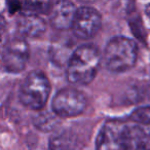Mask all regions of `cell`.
<instances>
[{
    "label": "cell",
    "instance_id": "8992f818",
    "mask_svg": "<svg viewBox=\"0 0 150 150\" xmlns=\"http://www.w3.org/2000/svg\"><path fill=\"white\" fill-rule=\"evenodd\" d=\"M101 15L93 7L81 6L77 8L72 30L75 36L81 39H90L94 37L101 28Z\"/></svg>",
    "mask_w": 150,
    "mask_h": 150
},
{
    "label": "cell",
    "instance_id": "7c38bea8",
    "mask_svg": "<svg viewBox=\"0 0 150 150\" xmlns=\"http://www.w3.org/2000/svg\"><path fill=\"white\" fill-rule=\"evenodd\" d=\"M131 120L139 125H150V106L138 108L131 115Z\"/></svg>",
    "mask_w": 150,
    "mask_h": 150
},
{
    "label": "cell",
    "instance_id": "5b68a950",
    "mask_svg": "<svg viewBox=\"0 0 150 150\" xmlns=\"http://www.w3.org/2000/svg\"><path fill=\"white\" fill-rule=\"evenodd\" d=\"M127 125L117 120L106 122L97 137V150H127Z\"/></svg>",
    "mask_w": 150,
    "mask_h": 150
},
{
    "label": "cell",
    "instance_id": "52a82bcc",
    "mask_svg": "<svg viewBox=\"0 0 150 150\" xmlns=\"http://www.w3.org/2000/svg\"><path fill=\"white\" fill-rule=\"evenodd\" d=\"M29 57L28 45L24 40H13L3 52V64L7 71L17 73L26 66Z\"/></svg>",
    "mask_w": 150,
    "mask_h": 150
},
{
    "label": "cell",
    "instance_id": "5bb4252c",
    "mask_svg": "<svg viewBox=\"0 0 150 150\" xmlns=\"http://www.w3.org/2000/svg\"><path fill=\"white\" fill-rule=\"evenodd\" d=\"M4 28H5V21L2 17H0V37L2 35L3 31H4Z\"/></svg>",
    "mask_w": 150,
    "mask_h": 150
},
{
    "label": "cell",
    "instance_id": "2e32d148",
    "mask_svg": "<svg viewBox=\"0 0 150 150\" xmlns=\"http://www.w3.org/2000/svg\"><path fill=\"white\" fill-rule=\"evenodd\" d=\"M149 138H150V134H149Z\"/></svg>",
    "mask_w": 150,
    "mask_h": 150
},
{
    "label": "cell",
    "instance_id": "277c9868",
    "mask_svg": "<svg viewBox=\"0 0 150 150\" xmlns=\"http://www.w3.org/2000/svg\"><path fill=\"white\" fill-rule=\"evenodd\" d=\"M86 107V98L79 91L66 88L59 91L54 97L52 108L58 116H77Z\"/></svg>",
    "mask_w": 150,
    "mask_h": 150
},
{
    "label": "cell",
    "instance_id": "3957f363",
    "mask_svg": "<svg viewBox=\"0 0 150 150\" xmlns=\"http://www.w3.org/2000/svg\"><path fill=\"white\" fill-rule=\"evenodd\" d=\"M50 93L48 78L41 72H31L23 81L19 98L22 104L33 110H39L47 102Z\"/></svg>",
    "mask_w": 150,
    "mask_h": 150
},
{
    "label": "cell",
    "instance_id": "6da1fadb",
    "mask_svg": "<svg viewBox=\"0 0 150 150\" xmlns=\"http://www.w3.org/2000/svg\"><path fill=\"white\" fill-rule=\"evenodd\" d=\"M100 54L97 47L84 44L73 52L67 65V78L73 84L84 86L94 80L100 65Z\"/></svg>",
    "mask_w": 150,
    "mask_h": 150
},
{
    "label": "cell",
    "instance_id": "9c48e42d",
    "mask_svg": "<svg viewBox=\"0 0 150 150\" xmlns=\"http://www.w3.org/2000/svg\"><path fill=\"white\" fill-rule=\"evenodd\" d=\"M18 29L27 37H38L46 29V23L41 17L35 13H24L18 19Z\"/></svg>",
    "mask_w": 150,
    "mask_h": 150
},
{
    "label": "cell",
    "instance_id": "7a4b0ae2",
    "mask_svg": "<svg viewBox=\"0 0 150 150\" xmlns=\"http://www.w3.org/2000/svg\"><path fill=\"white\" fill-rule=\"evenodd\" d=\"M137 58V44L129 38L118 36L107 43L103 61L108 70L120 73L133 68Z\"/></svg>",
    "mask_w": 150,
    "mask_h": 150
},
{
    "label": "cell",
    "instance_id": "8fae6325",
    "mask_svg": "<svg viewBox=\"0 0 150 150\" xmlns=\"http://www.w3.org/2000/svg\"><path fill=\"white\" fill-rule=\"evenodd\" d=\"M52 150H73V140L66 134L54 136L50 141Z\"/></svg>",
    "mask_w": 150,
    "mask_h": 150
},
{
    "label": "cell",
    "instance_id": "ba28073f",
    "mask_svg": "<svg viewBox=\"0 0 150 150\" xmlns=\"http://www.w3.org/2000/svg\"><path fill=\"white\" fill-rule=\"evenodd\" d=\"M77 8L70 1H59L52 3L50 11V20L52 27L58 30L72 28Z\"/></svg>",
    "mask_w": 150,
    "mask_h": 150
},
{
    "label": "cell",
    "instance_id": "9a60e30c",
    "mask_svg": "<svg viewBox=\"0 0 150 150\" xmlns=\"http://www.w3.org/2000/svg\"><path fill=\"white\" fill-rule=\"evenodd\" d=\"M146 15L150 18V3L147 5V7H146Z\"/></svg>",
    "mask_w": 150,
    "mask_h": 150
},
{
    "label": "cell",
    "instance_id": "4fadbf2b",
    "mask_svg": "<svg viewBox=\"0 0 150 150\" xmlns=\"http://www.w3.org/2000/svg\"><path fill=\"white\" fill-rule=\"evenodd\" d=\"M52 5V3L48 2H26L24 6L28 13L38 15L39 13H50Z\"/></svg>",
    "mask_w": 150,
    "mask_h": 150
},
{
    "label": "cell",
    "instance_id": "30bf717a",
    "mask_svg": "<svg viewBox=\"0 0 150 150\" xmlns=\"http://www.w3.org/2000/svg\"><path fill=\"white\" fill-rule=\"evenodd\" d=\"M149 136L143 129L136 125H127V150H146Z\"/></svg>",
    "mask_w": 150,
    "mask_h": 150
}]
</instances>
